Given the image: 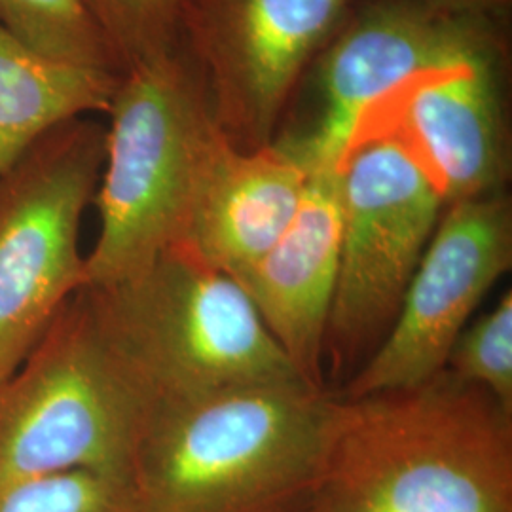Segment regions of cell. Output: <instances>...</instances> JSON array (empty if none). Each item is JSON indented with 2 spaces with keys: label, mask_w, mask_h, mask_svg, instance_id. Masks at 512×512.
<instances>
[{
  "label": "cell",
  "mask_w": 512,
  "mask_h": 512,
  "mask_svg": "<svg viewBox=\"0 0 512 512\" xmlns=\"http://www.w3.org/2000/svg\"><path fill=\"white\" fill-rule=\"evenodd\" d=\"M308 509L512 512V416L448 372L416 389L342 399Z\"/></svg>",
  "instance_id": "7a4b0ae2"
},
{
  "label": "cell",
  "mask_w": 512,
  "mask_h": 512,
  "mask_svg": "<svg viewBox=\"0 0 512 512\" xmlns=\"http://www.w3.org/2000/svg\"><path fill=\"white\" fill-rule=\"evenodd\" d=\"M340 173L342 239L325 330L334 374L380 346L446 207L420 165L389 139L349 145Z\"/></svg>",
  "instance_id": "52a82bcc"
},
{
  "label": "cell",
  "mask_w": 512,
  "mask_h": 512,
  "mask_svg": "<svg viewBox=\"0 0 512 512\" xmlns=\"http://www.w3.org/2000/svg\"><path fill=\"white\" fill-rule=\"evenodd\" d=\"M90 289L112 340L156 406L241 385L304 380L247 293L184 245L128 281Z\"/></svg>",
  "instance_id": "5b68a950"
},
{
  "label": "cell",
  "mask_w": 512,
  "mask_h": 512,
  "mask_svg": "<svg viewBox=\"0 0 512 512\" xmlns=\"http://www.w3.org/2000/svg\"><path fill=\"white\" fill-rule=\"evenodd\" d=\"M308 167L283 141L241 150L219 128L207 150L181 245L238 279L289 228Z\"/></svg>",
  "instance_id": "4fadbf2b"
},
{
  "label": "cell",
  "mask_w": 512,
  "mask_h": 512,
  "mask_svg": "<svg viewBox=\"0 0 512 512\" xmlns=\"http://www.w3.org/2000/svg\"><path fill=\"white\" fill-rule=\"evenodd\" d=\"M340 239V165L311 164L302 200L285 234L251 270L234 279L296 372L313 385H325V330Z\"/></svg>",
  "instance_id": "7c38bea8"
},
{
  "label": "cell",
  "mask_w": 512,
  "mask_h": 512,
  "mask_svg": "<svg viewBox=\"0 0 512 512\" xmlns=\"http://www.w3.org/2000/svg\"><path fill=\"white\" fill-rule=\"evenodd\" d=\"M93 205L99 236L86 287L128 281L181 245L203 162L219 126L200 71L179 42L122 74Z\"/></svg>",
  "instance_id": "3957f363"
},
{
  "label": "cell",
  "mask_w": 512,
  "mask_h": 512,
  "mask_svg": "<svg viewBox=\"0 0 512 512\" xmlns=\"http://www.w3.org/2000/svg\"><path fill=\"white\" fill-rule=\"evenodd\" d=\"M122 73L175 48L183 0H82Z\"/></svg>",
  "instance_id": "e0dca14e"
},
{
  "label": "cell",
  "mask_w": 512,
  "mask_h": 512,
  "mask_svg": "<svg viewBox=\"0 0 512 512\" xmlns=\"http://www.w3.org/2000/svg\"><path fill=\"white\" fill-rule=\"evenodd\" d=\"M340 410V397L304 380L156 406L131 467L137 512L304 511Z\"/></svg>",
  "instance_id": "6da1fadb"
},
{
  "label": "cell",
  "mask_w": 512,
  "mask_h": 512,
  "mask_svg": "<svg viewBox=\"0 0 512 512\" xmlns=\"http://www.w3.org/2000/svg\"><path fill=\"white\" fill-rule=\"evenodd\" d=\"M0 25L42 57L124 74L82 0H0Z\"/></svg>",
  "instance_id": "9a60e30c"
},
{
  "label": "cell",
  "mask_w": 512,
  "mask_h": 512,
  "mask_svg": "<svg viewBox=\"0 0 512 512\" xmlns=\"http://www.w3.org/2000/svg\"><path fill=\"white\" fill-rule=\"evenodd\" d=\"M444 372L475 385L512 416V293L467 325L450 351Z\"/></svg>",
  "instance_id": "2e32d148"
},
{
  "label": "cell",
  "mask_w": 512,
  "mask_h": 512,
  "mask_svg": "<svg viewBox=\"0 0 512 512\" xmlns=\"http://www.w3.org/2000/svg\"><path fill=\"white\" fill-rule=\"evenodd\" d=\"M499 48L494 19L446 16L420 0L368 2L317 55L310 126L279 141L306 165H340L359 114L378 97L412 74Z\"/></svg>",
  "instance_id": "8fae6325"
},
{
  "label": "cell",
  "mask_w": 512,
  "mask_h": 512,
  "mask_svg": "<svg viewBox=\"0 0 512 512\" xmlns=\"http://www.w3.org/2000/svg\"><path fill=\"white\" fill-rule=\"evenodd\" d=\"M0 512H137V505L128 478L69 471L2 488Z\"/></svg>",
  "instance_id": "ac0fdd59"
},
{
  "label": "cell",
  "mask_w": 512,
  "mask_h": 512,
  "mask_svg": "<svg viewBox=\"0 0 512 512\" xmlns=\"http://www.w3.org/2000/svg\"><path fill=\"white\" fill-rule=\"evenodd\" d=\"M511 266L512 203L505 192L446 205L391 329L342 399L435 380L476 308Z\"/></svg>",
  "instance_id": "9c48e42d"
},
{
  "label": "cell",
  "mask_w": 512,
  "mask_h": 512,
  "mask_svg": "<svg viewBox=\"0 0 512 512\" xmlns=\"http://www.w3.org/2000/svg\"><path fill=\"white\" fill-rule=\"evenodd\" d=\"M503 48L408 76L370 103L348 145L389 139L420 165L446 205L505 192L511 145Z\"/></svg>",
  "instance_id": "30bf717a"
},
{
  "label": "cell",
  "mask_w": 512,
  "mask_h": 512,
  "mask_svg": "<svg viewBox=\"0 0 512 512\" xmlns=\"http://www.w3.org/2000/svg\"><path fill=\"white\" fill-rule=\"evenodd\" d=\"M107 128L74 118L0 175V382L86 287L82 217L105 164Z\"/></svg>",
  "instance_id": "8992f818"
},
{
  "label": "cell",
  "mask_w": 512,
  "mask_h": 512,
  "mask_svg": "<svg viewBox=\"0 0 512 512\" xmlns=\"http://www.w3.org/2000/svg\"><path fill=\"white\" fill-rule=\"evenodd\" d=\"M308 507H310V505H308ZM308 507H306V509H304V511H300V512H310V509H308Z\"/></svg>",
  "instance_id": "ffe728a7"
},
{
  "label": "cell",
  "mask_w": 512,
  "mask_h": 512,
  "mask_svg": "<svg viewBox=\"0 0 512 512\" xmlns=\"http://www.w3.org/2000/svg\"><path fill=\"white\" fill-rule=\"evenodd\" d=\"M154 408L92 289H80L0 382V490L69 471L131 480Z\"/></svg>",
  "instance_id": "277c9868"
},
{
  "label": "cell",
  "mask_w": 512,
  "mask_h": 512,
  "mask_svg": "<svg viewBox=\"0 0 512 512\" xmlns=\"http://www.w3.org/2000/svg\"><path fill=\"white\" fill-rule=\"evenodd\" d=\"M357 0H183L179 38L234 147L274 143L308 65Z\"/></svg>",
  "instance_id": "ba28073f"
},
{
  "label": "cell",
  "mask_w": 512,
  "mask_h": 512,
  "mask_svg": "<svg viewBox=\"0 0 512 512\" xmlns=\"http://www.w3.org/2000/svg\"><path fill=\"white\" fill-rule=\"evenodd\" d=\"M120 78L35 54L0 25V175L48 131L109 112Z\"/></svg>",
  "instance_id": "5bb4252c"
},
{
  "label": "cell",
  "mask_w": 512,
  "mask_h": 512,
  "mask_svg": "<svg viewBox=\"0 0 512 512\" xmlns=\"http://www.w3.org/2000/svg\"><path fill=\"white\" fill-rule=\"evenodd\" d=\"M427 8L458 18L494 19L503 14L511 0H420Z\"/></svg>",
  "instance_id": "d6986e66"
}]
</instances>
